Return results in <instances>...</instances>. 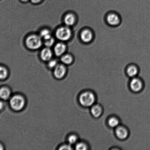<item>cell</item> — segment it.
<instances>
[{
	"label": "cell",
	"instance_id": "cell-26",
	"mask_svg": "<svg viewBox=\"0 0 150 150\" xmlns=\"http://www.w3.org/2000/svg\"><path fill=\"white\" fill-rule=\"evenodd\" d=\"M4 107V103L2 101H0V110H2Z\"/></svg>",
	"mask_w": 150,
	"mask_h": 150
},
{
	"label": "cell",
	"instance_id": "cell-27",
	"mask_svg": "<svg viewBox=\"0 0 150 150\" xmlns=\"http://www.w3.org/2000/svg\"><path fill=\"white\" fill-rule=\"evenodd\" d=\"M20 1L22 2H27L29 1H30V0H20Z\"/></svg>",
	"mask_w": 150,
	"mask_h": 150
},
{
	"label": "cell",
	"instance_id": "cell-2",
	"mask_svg": "<svg viewBox=\"0 0 150 150\" xmlns=\"http://www.w3.org/2000/svg\"><path fill=\"white\" fill-rule=\"evenodd\" d=\"M26 47L32 50H36L42 46L43 39L39 35L31 34L27 36L25 41Z\"/></svg>",
	"mask_w": 150,
	"mask_h": 150
},
{
	"label": "cell",
	"instance_id": "cell-7",
	"mask_svg": "<svg viewBox=\"0 0 150 150\" xmlns=\"http://www.w3.org/2000/svg\"><path fill=\"white\" fill-rule=\"evenodd\" d=\"M106 20L110 26L114 27L120 24V19L118 15L114 13H111L107 16Z\"/></svg>",
	"mask_w": 150,
	"mask_h": 150
},
{
	"label": "cell",
	"instance_id": "cell-19",
	"mask_svg": "<svg viewBox=\"0 0 150 150\" xmlns=\"http://www.w3.org/2000/svg\"><path fill=\"white\" fill-rule=\"evenodd\" d=\"M89 148L88 144L85 142H77L75 145V149L77 150H86Z\"/></svg>",
	"mask_w": 150,
	"mask_h": 150
},
{
	"label": "cell",
	"instance_id": "cell-6",
	"mask_svg": "<svg viewBox=\"0 0 150 150\" xmlns=\"http://www.w3.org/2000/svg\"><path fill=\"white\" fill-rule=\"evenodd\" d=\"M116 137L119 140L124 141L128 139L129 132L128 129L124 125H119L114 130Z\"/></svg>",
	"mask_w": 150,
	"mask_h": 150
},
{
	"label": "cell",
	"instance_id": "cell-28",
	"mask_svg": "<svg viewBox=\"0 0 150 150\" xmlns=\"http://www.w3.org/2000/svg\"><path fill=\"white\" fill-rule=\"evenodd\" d=\"M3 149V147L0 144V150H2Z\"/></svg>",
	"mask_w": 150,
	"mask_h": 150
},
{
	"label": "cell",
	"instance_id": "cell-14",
	"mask_svg": "<svg viewBox=\"0 0 150 150\" xmlns=\"http://www.w3.org/2000/svg\"><path fill=\"white\" fill-rule=\"evenodd\" d=\"M64 21L65 25L69 27L73 26L76 23V16L73 13H68L65 16Z\"/></svg>",
	"mask_w": 150,
	"mask_h": 150
},
{
	"label": "cell",
	"instance_id": "cell-8",
	"mask_svg": "<svg viewBox=\"0 0 150 150\" xmlns=\"http://www.w3.org/2000/svg\"><path fill=\"white\" fill-rule=\"evenodd\" d=\"M93 33L90 29H83L80 33V38L82 42L85 43H89L93 39Z\"/></svg>",
	"mask_w": 150,
	"mask_h": 150
},
{
	"label": "cell",
	"instance_id": "cell-23",
	"mask_svg": "<svg viewBox=\"0 0 150 150\" xmlns=\"http://www.w3.org/2000/svg\"><path fill=\"white\" fill-rule=\"evenodd\" d=\"M58 64L57 60L53 59L48 62V67L50 69H54Z\"/></svg>",
	"mask_w": 150,
	"mask_h": 150
},
{
	"label": "cell",
	"instance_id": "cell-5",
	"mask_svg": "<svg viewBox=\"0 0 150 150\" xmlns=\"http://www.w3.org/2000/svg\"><path fill=\"white\" fill-rule=\"evenodd\" d=\"M129 86L132 92L139 93L143 90L144 83L140 78L136 77L132 78L130 80Z\"/></svg>",
	"mask_w": 150,
	"mask_h": 150
},
{
	"label": "cell",
	"instance_id": "cell-9",
	"mask_svg": "<svg viewBox=\"0 0 150 150\" xmlns=\"http://www.w3.org/2000/svg\"><path fill=\"white\" fill-rule=\"evenodd\" d=\"M103 109L99 104H95L91 107L90 114L95 118L99 119L103 113Z\"/></svg>",
	"mask_w": 150,
	"mask_h": 150
},
{
	"label": "cell",
	"instance_id": "cell-4",
	"mask_svg": "<svg viewBox=\"0 0 150 150\" xmlns=\"http://www.w3.org/2000/svg\"><path fill=\"white\" fill-rule=\"evenodd\" d=\"M26 101L22 96L16 95L13 96L10 98V104L11 108L16 111H20L24 107Z\"/></svg>",
	"mask_w": 150,
	"mask_h": 150
},
{
	"label": "cell",
	"instance_id": "cell-20",
	"mask_svg": "<svg viewBox=\"0 0 150 150\" xmlns=\"http://www.w3.org/2000/svg\"><path fill=\"white\" fill-rule=\"evenodd\" d=\"M78 140V137L75 134L70 135L68 138V141L70 145H73L77 143Z\"/></svg>",
	"mask_w": 150,
	"mask_h": 150
},
{
	"label": "cell",
	"instance_id": "cell-22",
	"mask_svg": "<svg viewBox=\"0 0 150 150\" xmlns=\"http://www.w3.org/2000/svg\"><path fill=\"white\" fill-rule=\"evenodd\" d=\"M44 44L45 47L50 48L55 43V39L52 37L46 40H44Z\"/></svg>",
	"mask_w": 150,
	"mask_h": 150
},
{
	"label": "cell",
	"instance_id": "cell-18",
	"mask_svg": "<svg viewBox=\"0 0 150 150\" xmlns=\"http://www.w3.org/2000/svg\"><path fill=\"white\" fill-rule=\"evenodd\" d=\"M40 36L44 40L52 37L51 32L49 29H44L41 30L39 34Z\"/></svg>",
	"mask_w": 150,
	"mask_h": 150
},
{
	"label": "cell",
	"instance_id": "cell-24",
	"mask_svg": "<svg viewBox=\"0 0 150 150\" xmlns=\"http://www.w3.org/2000/svg\"><path fill=\"white\" fill-rule=\"evenodd\" d=\"M59 150H72L73 148H72L71 145L68 144L64 145H62L60 147Z\"/></svg>",
	"mask_w": 150,
	"mask_h": 150
},
{
	"label": "cell",
	"instance_id": "cell-12",
	"mask_svg": "<svg viewBox=\"0 0 150 150\" xmlns=\"http://www.w3.org/2000/svg\"><path fill=\"white\" fill-rule=\"evenodd\" d=\"M67 50V46L63 42L56 44L54 48V52L57 57H61L64 55Z\"/></svg>",
	"mask_w": 150,
	"mask_h": 150
},
{
	"label": "cell",
	"instance_id": "cell-1",
	"mask_svg": "<svg viewBox=\"0 0 150 150\" xmlns=\"http://www.w3.org/2000/svg\"><path fill=\"white\" fill-rule=\"evenodd\" d=\"M97 100L96 96L93 92L87 91L82 92L79 95V101L82 106L89 108L95 103Z\"/></svg>",
	"mask_w": 150,
	"mask_h": 150
},
{
	"label": "cell",
	"instance_id": "cell-13",
	"mask_svg": "<svg viewBox=\"0 0 150 150\" xmlns=\"http://www.w3.org/2000/svg\"><path fill=\"white\" fill-rule=\"evenodd\" d=\"M126 73L129 78L136 77L139 74V69L137 66L134 64L129 65L126 67Z\"/></svg>",
	"mask_w": 150,
	"mask_h": 150
},
{
	"label": "cell",
	"instance_id": "cell-21",
	"mask_svg": "<svg viewBox=\"0 0 150 150\" xmlns=\"http://www.w3.org/2000/svg\"><path fill=\"white\" fill-rule=\"evenodd\" d=\"M8 76V71L6 69L0 66V79H5Z\"/></svg>",
	"mask_w": 150,
	"mask_h": 150
},
{
	"label": "cell",
	"instance_id": "cell-3",
	"mask_svg": "<svg viewBox=\"0 0 150 150\" xmlns=\"http://www.w3.org/2000/svg\"><path fill=\"white\" fill-rule=\"evenodd\" d=\"M55 36L57 39L61 42H66L71 38V29L70 27L66 25L60 26L56 30Z\"/></svg>",
	"mask_w": 150,
	"mask_h": 150
},
{
	"label": "cell",
	"instance_id": "cell-17",
	"mask_svg": "<svg viewBox=\"0 0 150 150\" xmlns=\"http://www.w3.org/2000/svg\"><path fill=\"white\" fill-rule=\"evenodd\" d=\"M73 57L70 54H65L61 57V61L64 65H70L73 62Z\"/></svg>",
	"mask_w": 150,
	"mask_h": 150
},
{
	"label": "cell",
	"instance_id": "cell-10",
	"mask_svg": "<svg viewBox=\"0 0 150 150\" xmlns=\"http://www.w3.org/2000/svg\"><path fill=\"white\" fill-rule=\"evenodd\" d=\"M54 69V76L59 79L64 77L67 72L65 66L63 64H58Z\"/></svg>",
	"mask_w": 150,
	"mask_h": 150
},
{
	"label": "cell",
	"instance_id": "cell-15",
	"mask_svg": "<svg viewBox=\"0 0 150 150\" xmlns=\"http://www.w3.org/2000/svg\"><path fill=\"white\" fill-rule=\"evenodd\" d=\"M120 119L115 116H111L107 120V124L111 129H114L120 125Z\"/></svg>",
	"mask_w": 150,
	"mask_h": 150
},
{
	"label": "cell",
	"instance_id": "cell-25",
	"mask_svg": "<svg viewBox=\"0 0 150 150\" xmlns=\"http://www.w3.org/2000/svg\"><path fill=\"white\" fill-rule=\"evenodd\" d=\"M30 1L32 4H37L41 2L42 0H30Z\"/></svg>",
	"mask_w": 150,
	"mask_h": 150
},
{
	"label": "cell",
	"instance_id": "cell-11",
	"mask_svg": "<svg viewBox=\"0 0 150 150\" xmlns=\"http://www.w3.org/2000/svg\"><path fill=\"white\" fill-rule=\"evenodd\" d=\"M40 57L43 61L48 62L52 59L53 52L50 48L45 47L42 49L40 52Z\"/></svg>",
	"mask_w": 150,
	"mask_h": 150
},
{
	"label": "cell",
	"instance_id": "cell-16",
	"mask_svg": "<svg viewBox=\"0 0 150 150\" xmlns=\"http://www.w3.org/2000/svg\"><path fill=\"white\" fill-rule=\"evenodd\" d=\"M11 96V91L7 87H3L0 89V98L2 99H8Z\"/></svg>",
	"mask_w": 150,
	"mask_h": 150
}]
</instances>
